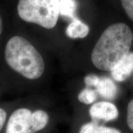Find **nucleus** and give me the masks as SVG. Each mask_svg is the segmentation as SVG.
<instances>
[{
	"instance_id": "f257e3e1",
	"label": "nucleus",
	"mask_w": 133,
	"mask_h": 133,
	"mask_svg": "<svg viewBox=\"0 0 133 133\" xmlns=\"http://www.w3.org/2000/svg\"><path fill=\"white\" fill-rule=\"evenodd\" d=\"M133 33L127 24H111L101 35L91 53L92 64L100 70L111 71L130 52Z\"/></svg>"
},
{
	"instance_id": "f03ea898",
	"label": "nucleus",
	"mask_w": 133,
	"mask_h": 133,
	"mask_svg": "<svg viewBox=\"0 0 133 133\" xmlns=\"http://www.w3.org/2000/svg\"><path fill=\"white\" fill-rule=\"evenodd\" d=\"M5 58L11 69L28 79H38L45 70L40 52L26 38L19 36L8 40L5 46Z\"/></svg>"
},
{
	"instance_id": "7ed1b4c3",
	"label": "nucleus",
	"mask_w": 133,
	"mask_h": 133,
	"mask_svg": "<svg viewBox=\"0 0 133 133\" xmlns=\"http://www.w3.org/2000/svg\"><path fill=\"white\" fill-rule=\"evenodd\" d=\"M17 12L26 22L52 29L60 15V0H19Z\"/></svg>"
},
{
	"instance_id": "20e7f679",
	"label": "nucleus",
	"mask_w": 133,
	"mask_h": 133,
	"mask_svg": "<svg viewBox=\"0 0 133 133\" xmlns=\"http://www.w3.org/2000/svg\"><path fill=\"white\" fill-rule=\"evenodd\" d=\"M32 112L27 108H19L10 116L5 133H35Z\"/></svg>"
},
{
	"instance_id": "39448f33",
	"label": "nucleus",
	"mask_w": 133,
	"mask_h": 133,
	"mask_svg": "<svg viewBox=\"0 0 133 133\" xmlns=\"http://www.w3.org/2000/svg\"><path fill=\"white\" fill-rule=\"evenodd\" d=\"M89 115L92 121H104L109 122L118 118L119 111L117 107L109 101H99L92 105L89 109Z\"/></svg>"
},
{
	"instance_id": "423d86ee",
	"label": "nucleus",
	"mask_w": 133,
	"mask_h": 133,
	"mask_svg": "<svg viewBox=\"0 0 133 133\" xmlns=\"http://www.w3.org/2000/svg\"><path fill=\"white\" fill-rule=\"evenodd\" d=\"M110 72L115 81H126L133 73V52H130L118 62Z\"/></svg>"
},
{
	"instance_id": "0eeeda50",
	"label": "nucleus",
	"mask_w": 133,
	"mask_h": 133,
	"mask_svg": "<svg viewBox=\"0 0 133 133\" xmlns=\"http://www.w3.org/2000/svg\"><path fill=\"white\" fill-rule=\"evenodd\" d=\"M94 90L106 100H114L118 95V86L113 79L108 77H98Z\"/></svg>"
},
{
	"instance_id": "6e6552de",
	"label": "nucleus",
	"mask_w": 133,
	"mask_h": 133,
	"mask_svg": "<svg viewBox=\"0 0 133 133\" xmlns=\"http://www.w3.org/2000/svg\"><path fill=\"white\" fill-rule=\"evenodd\" d=\"M90 33V28L87 24L78 19H74L66 29V35L70 38H84Z\"/></svg>"
},
{
	"instance_id": "1a4fd4ad",
	"label": "nucleus",
	"mask_w": 133,
	"mask_h": 133,
	"mask_svg": "<svg viewBox=\"0 0 133 133\" xmlns=\"http://www.w3.org/2000/svg\"><path fill=\"white\" fill-rule=\"evenodd\" d=\"M78 133H122L119 129L114 127H109L100 125L98 122L90 121L83 124Z\"/></svg>"
},
{
	"instance_id": "9d476101",
	"label": "nucleus",
	"mask_w": 133,
	"mask_h": 133,
	"mask_svg": "<svg viewBox=\"0 0 133 133\" xmlns=\"http://www.w3.org/2000/svg\"><path fill=\"white\" fill-rule=\"evenodd\" d=\"M33 130L35 133L45 128L49 122V115L44 110L38 109L32 113Z\"/></svg>"
},
{
	"instance_id": "9b49d317",
	"label": "nucleus",
	"mask_w": 133,
	"mask_h": 133,
	"mask_svg": "<svg viewBox=\"0 0 133 133\" xmlns=\"http://www.w3.org/2000/svg\"><path fill=\"white\" fill-rule=\"evenodd\" d=\"M77 4L75 0H60V14L71 19H76Z\"/></svg>"
},
{
	"instance_id": "f8f14e48",
	"label": "nucleus",
	"mask_w": 133,
	"mask_h": 133,
	"mask_svg": "<svg viewBox=\"0 0 133 133\" xmlns=\"http://www.w3.org/2000/svg\"><path fill=\"white\" fill-rule=\"evenodd\" d=\"M98 98V93L96 91L92 89V87H86L84 90L79 92L78 95V101L86 105L92 104L97 100Z\"/></svg>"
},
{
	"instance_id": "ddd939ff",
	"label": "nucleus",
	"mask_w": 133,
	"mask_h": 133,
	"mask_svg": "<svg viewBox=\"0 0 133 133\" xmlns=\"http://www.w3.org/2000/svg\"><path fill=\"white\" fill-rule=\"evenodd\" d=\"M121 2L125 13L133 22V0H121Z\"/></svg>"
},
{
	"instance_id": "4468645a",
	"label": "nucleus",
	"mask_w": 133,
	"mask_h": 133,
	"mask_svg": "<svg viewBox=\"0 0 133 133\" xmlns=\"http://www.w3.org/2000/svg\"><path fill=\"white\" fill-rule=\"evenodd\" d=\"M127 124L133 132V99L129 103L127 109Z\"/></svg>"
},
{
	"instance_id": "2eb2a0df",
	"label": "nucleus",
	"mask_w": 133,
	"mask_h": 133,
	"mask_svg": "<svg viewBox=\"0 0 133 133\" xmlns=\"http://www.w3.org/2000/svg\"><path fill=\"white\" fill-rule=\"evenodd\" d=\"M7 119V113L5 110L0 108V131L2 129Z\"/></svg>"
},
{
	"instance_id": "dca6fc26",
	"label": "nucleus",
	"mask_w": 133,
	"mask_h": 133,
	"mask_svg": "<svg viewBox=\"0 0 133 133\" xmlns=\"http://www.w3.org/2000/svg\"><path fill=\"white\" fill-rule=\"evenodd\" d=\"M2 28H3V26H2V17L0 16V36L2 34Z\"/></svg>"
}]
</instances>
